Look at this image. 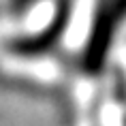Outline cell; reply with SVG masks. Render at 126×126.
<instances>
[{
	"mask_svg": "<svg viewBox=\"0 0 126 126\" xmlns=\"http://www.w3.org/2000/svg\"><path fill=\"white\" fill-rule=\"evenodd\" d=\"M124 19H126V0H103L98 4L90 34H88L86 49L81 53V62L88 73H94L105 64L113 36Z\"/></svg>",
	"mask_w": 126,
	"mask_h": 126,
	"instance_id": "1",
	"label": "cell"
}]
</instances>
